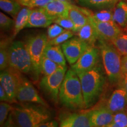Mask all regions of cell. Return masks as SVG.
<instances>
[{
  "mask_svg": "<svg viewBox=\"0 0 127 127\" xmlns=\"http://www.w3.org/2000/svg\"><path fill=\"white\" fill-rule=\"evenodd\" d=\"M48 108L42 105H19L12 107L10 115L16 127H37L51 120Z\"/></svg>",
  "mask_w": 127,
  "mask_h": 127,
  "instance_id": "1",
  "label": "cell"
},
{
  "mask_svg": "<svg viewBox=\"0 0 127 127\" xmlns=\"http://www.w3.org/2000/svg\"><path fill=\"white\" fill-rule=\"evenodd\" d=\"M59 100L64 106L71 109L85 108L80 79L75 71H66L59 93Z\"/></svg>",
  "mask_w": 127,
  "mask_h": 127,
  "instance_id": "2",
  "label": "cell"
},
{
  "mask_svg": "<svg viewBox=\"0 0 127 127\" xmlns=\"http://www.w3.org/2000/svg\"><path fill=\"white\" fill-rule=\"evenodd\" d=\"M81 84L85 108L92 107L101 94L105 84V76L99 64L93 69L77 73Z\"/></svg>",
  "mask_w": 127,
  "mask_h": 127,
  "instance_id": "3",
  "label": "cell"
},
{
  "mask_svg": "<svg viewBox=\"0 0 127 127\" xmlns=\"http://www.w3.org/2000/svg\"><path fill=\"white\" fill-rule=\"evenodd\" d=\"M105 72L112 84L123 83L124 74L122 70L121 55L111 42L98 41Z\"/></svg>",
  "mask_w": 127,
  "mask_h": 127,
  "instance_id": "4",
  "label": "cell"
},
{
  "mask_svg": "<svg viewBox=\"0 0 127 127\" xmlns=\"http://www.w3.org/2000/svg\"><path fill=\"white\" fill-rule=\"evenodd\" d=\"M9 66L25 74L32 72V62L26 44L15 41L8 48Z\"/></svg>",
  "mask_w": 127,
  "mask_h": 127,
  "instance_id": "5",
  "label": "cell"
},
{
  "mask_svg": "<svg viewBox=\"0 0 127 127\" xmlns=\"http://www.w3.org/2000/svg\"><path fill=\"white\" fill-rule=\"evenodd\" d=\"M48 39L47 35L39 34L31 36L26 42L32 62V72L35 79L38 78L41 73V65Z\"/></svg>",
  "mask_w": 127,
  "mask_h": 127,
  "instance_id": "6",
  "label": "cell"
},
{
  "mask_svg": "<svg viewBox=\"0 0 127 127\" xmlns=\"http://www.w3.org/2000/svg\"><path fill=\"white\" fill-rule=\"evenodd\" d=\"M66 71V66H61L53 74L44 76L40 81L41 89L54 102H57L59 99L60 90Z\"/></svg>",
  "mask_w": 127,
  "mask_h": 127,
  "instance_id": "7",
  "label": "cell"
},
{
  "mask_svg": "<svg viewBox=\"0 0 127 127\" xmlns=\"http://www.w3.org/2000/svg\"><path fill=\"white\" fill-rule=\"evenodd\" d=\"M24 77L21 72L10 66L1 71L0 83L6 93L14 103L17 102V93L18 87Z\"/></svg>",
  "mask_w": 127,
  "mask_h": 127,
  "instance_id": "8",
  "label": "cell"
},
{
  "mask_svg": "<svg viewBox=\"0 0 127 127\" xmlns=\"http://www.w3.org/2000/svg\"><path fill=\"white\" fill-rule=\"evenodd\" d=\"M61 46L66 60L69 64L72 65L91 45L82 41L78 36H74L64 42Z\"/></svg>",
  "mask_w": 127,
  "mask_h": 127,
  "instance_id": "9",
  "label": "cell"
},
{
  "mask_svg": "<svg viewBox=\"0 0 127 127\" xmlns=\"http://www.w3.org/2000/svg\"><path fill=\"white\" fill-rule=\"evenodd\" d=\"M100 55L99 48L90 46L77 61L71 65V68L77 73L90 70L98 64Z\"/></svg>",
  "mask_w": 127,
  "mask_h": 127,
  "instance_id": "10",
  "label": "cell"
},
{
  "mask_svg": "<svg viewBox=\"0 0 127 127\" xmlns=\"http://www.w3.org/2000/svg\"><path fill=\"white\" fill-rule=\"evenodd\" d=\"M16 98L20 102L39 104L48 108L47 103L39 95L32 84L24 78L19 85Z\"/></svg>",
  "mask_w": 127,
  "mask_h": 127,
  "instance_id": "11",
  "label": "cell"
},
{
  "mask_svg": "<svg viewBox=\"0 0 127 127\" xmlns=\"http://www.w3.org/2000/svg\"><path fill=\"white\" fill-rule=\"evenodd\" d=\"M58 127H91L88 112H63L59 117Z\"/></svg>",
  "mask_w": 127,
  "mask_h": 127,
  "instance_id": "12",
  "label": "cell"
},
{
  "mask_svg": "<svg viewBox=\"0 0 127 127\" xmlns=\"http://www.w3.org/2000/svg\"><path fill=\"white\" fill-rule=\"evenodd\" d=\"M92 20L97 31L99 39L101 40L111 42L124 32L114 21L99 22L95 21L93 17Z\"/></svg>",
  "mask_w": 127,
  "mask_h": 127,
  "instance_id": "13",
  "label": "cell"
},
{
  "mask_svg": "<svg viewBox=\"0 0 127 127\" xmlns=\"http://www.w3.org/2000/svg\"><path fill=\"white\" fill-rule=\"evenodd\" d=\"M105 107L113 114L127 111V92L123 85L114 90Z\"/></svg>",
  "mask_w": 127,
  "mask_h": 127,
  "instance_id": "14",
  "label": "cell"
},
{
  "mask_svg": "<svg viewBox=\"0 0 127 127\" xmlns=\"http://www.w3.org/2000/svg\"><path fill=\"white\" fill-rule=\"evenodd\" d=\"M93 12L91 9L82 6H77L72 4L68 12V17L75 25V32H77L84 25L90 21Z\"/></svg>",
  "mask_w": 127,
  "mask_h": 127,
  "instance_id": "15",
  "label": "cell"
},
{
  "mask_svg": "<svg viewBox=\"0 0 127 127\" xmlns=\"http://www.w3.org/2000/svg\"><path fill=\"white\" fill-rule=\"evenodd\" d=\"M88 112L91 127H105L113 121L114 114L105 107Z\"/></svg>",
  "mask_w": 127,
  "mask_h": 127,
  "instance_id": "16",
  "label": "cell"
},
{
  "mask_svg": "<svg viewBox=\"0 0 127 127\" xmlns=\"http://www.w3.org/2000/svg\"><path fill=\"white\" fill-rule=\"evenodd\" d=\"M54 23V20L42 8H32L26 28H46Z\"/></svg>",
  "mask_w": 127,
  "mask_h": 127,
  "instance_id": "17",
  "label": "cell"
},
{
  "mask_svg": "<svg viewBox=\"0 0 127 127\" xmlns=\"http://www.w3.org/2000/svg\"><path fill=\"white\" fill-rule=\"evenodd\" d=\"M71 4L58 0H53L42 8L54 21L60 17H68V12Z\"/></svg>",
  "mask_w": 127,
  "mask_h": 127,
  "instance_id": "18",
  "label": "cell"
},
{
  "mask_svg": "<svg viewBox=\"0 0 127 127\" xmlns=\"http://www.w3.org/2000/svg\"><path fill=\"white\" fill-rule=\"evenodd\" d=\"M77 33L79 38L90 45H95L96 41L99 39L97 31L92 20V17L88 23L84 25Z\"/></svg>",
  "mask_w": 127,
  "mask_h": 127,
  "instance_id": "19",
  "label": "cell"
},
{
  "mask_svg": "<svg viewBox=\"0 0 127 127\" xmlns=\"http://www.w3.org/2000/svg\"><path fill=\"white\" fill-rule=\"evenodd\" d=\"M114 21L127 33V1L120 0L113 8Z\"/></svg>",
  "mask_w": 127,
  "mask_h": 127,
  "instance_id": "20",
  "label": "cell"
},
{
  "mask_svg": "<svg viewBox=\"0 0 127 127\" xmlns=\"http://www.w3.org/2000/svg\"><path fill=\"white\" fill-rule=\"evenodd\" d=\"M120 1V0H78V2L82 7L98 11L113 9Z\"/></svg>",
  "mask_w": 127,
  "mask_h": 127,
  "instance_id": "21",
  "label": "cell"
},
{
  "mask_svg": "<svg viewBox=\"0 0 127 127\" xmlns=\"http://www.w3.org/2000/svg\"><path fill=\"white\" fill-rule=\"evenodd\" d=\"M44 56L56 63L60 65H66V58L61 45H51L48 42L44 52Z\"/></svg>",
  "mask_w": 127,
  "mask_h": 127,
  "instance_id": "22",
  "label": "cell"
},
{
  "mask_svg": "<svg viewBox=\"0 0 127 127\" xmlns=\"http://www.w3.org/2000/svg\"><path fill=\"white\" fill-rule=\"evenodd\" d=\"M32 9L29 7L23 8L15 19V24L13 28L12 38L17 35L20 32L26 27Z\"/></svg>",
  "mask_w": 127,
  "mask_h": 127,
  "instance_id": "23",
  "label": "cell"
},
{
  "mask_svg": "<svg viewBox=\"0 0 127 127\" xmlns=\"http://www.w3.org/2000/svg\"><path fill=\"white\" fill-rule=\"evenodd\" d=\"M22 5L17 0H0V8L1 10L8 14L14 19L20 11Z\"/></svg>",
  "mask_w": 127,
  "mask_h": 127,
  "instance_id": "24",
  "label": "cell"
},
{
  "mask_svg": "<svg viewBox=\"0 0 127 127\" xmlns=\"http://www.w3.org/2000/svg\"><path fill=\"white\" fill-rule=\"evenodd\" d=\"M8 39H3L1 40L0 45V69L1 71L5 70L9 67L8 61V48L10 45Z\"/></svg>",
  "mask_w": 127,
  "mask_h": 127,
  "instance_id": "25",
  "label": "cell"
},
{
  "mask_svg": "<svg viewBox=\"0 0 127 127\" xmlns=\"http://www.w3.org/2000/svg\"><path fill=\"white\" fill-rule=\"evenodd\" d=\"M111 44L117 49L121 56L127 55V33L123 32L116 38L111 41Z\"/></svg>",
  "mask_w": 127,
  "mask_h": 127,
  "instance_id": "26",
  "label": "cell"
},
{
  "mask_svg": "<svg viewBox=\"0 0 127 127\" xmlns=\"http://www.w3.org/2000/svg\"><path fill=\"white\" fill-rule=\"evenodd\" d=\"M60 66L61 65L59 64L44 56L41 65V73H42L44 76L50 75L55 72Z\"/></svg>",
  "mask_w": 127,
  "mask_h": 127,
  "instance_id": "27",
  "label": "cell"
},
{
  "mask_svg": "<svg viewBox=\"0 0 127 127\" xmlns=\"http://www.w3.org/2000/svg\"><path fill=\"white\" fill-rule=\"evenodd\" d=\"M92 17L95 21L99 22L114 21L113 9L98 10L93 12Z\"/></svg>",
  "mask_w": 127,
  "mask_h": 127,
  "instance_id": "28",
  "label": "cell"
},
{
  "mask_svg": "<svg viewBox=\"0 0 127 127\" xmlns=\"http://www.w3.org/2000/svg\"><path fill=\"white\" fill-rule=\"evenodd\" d=\"M74 32L70 30H65L63 32L59 35L54 39L48 41V43L53 45H60L64 42H66L74 36Z\"/></svg>",
  "mask_w": 127,
  "mask_h": 127,
  "instance_id": "29",
  "label": "cell"
},
{
  "mask_svg": "<svg viewBox=\"0 0 127 127\" xmlns=\"http://www.w3.org/2000/svg\"><path fill=\"white\" fill-rule=\"evenodd\" d=\"M12 106L10 103L6 102H1L0 104V124L2 127L8 119L9 114H11Z\"/></svg>",
  "mask_w": 127,
  "mask_h": 127,
  "instance_id": "30",
  "label": "cell"
},
{
  "mask_svg": "<svg viewBox=\"0 0 127 127\" xmlns=\"http://www.w3.org/2000/svg\"><path fill=\"white\" fill-rule=\"evenodd\" d=\"M15 24V20L11 18L8 16L0 12V27L3 31H9L14 28Z\"/></svg>",
  "mask_w": 127,
  "mask_h": 127,
  "instance_id": "31",
  "label": "cell"
},
{
  "mask_svg": "<svg viewBox=\"0 0 127 127\" xmlns=\"http://www.w3.org/2000/svg\"><path fill=\"white\" fill-rule=\"evenodd\" d=\"M54 23L57 24L65 30H70L75 32V25L69 17H63L56 18L54 21Z\"/></svg>",
  "mask_w": 127,
  "mask_h": 127,
  "instance_id": "32",
  "label": "cell"
},
{
  "mask_svg": "<svg viewBox=\"0 0 127 127\" xmlns=\"http://www.w3.org/2000/svg\"><path fill=\"white\" fill-rule=\"evenodd\" d=\"M64 28L62 27L57 24H52L48 27L47 29V37L48 41L54 39L57 36L61 34L65 31Z\"/></svg>",
  "mask_w": 127,
  "mask_h": 127,
  "instance_id": "33",
  "label": "cell"
},
{
  "mask_svg": "<svg viewBox=\"0 0 127 127\" xmlns=\"http://www.w3.org/2000/svg\"><path fill=\"white\" fill-rule=\"evenodd\" d=\"M121 127H127V111L114 114L113 121Z\"/></svg>",
  "mask_w": 127,
  "mask_h": 127,
  "instance_id": "34",
  "label": "cell"
},
{
  "mask_svg": "<svg viewBox=\"0 0 127 127\" xmlns=\"http://www.w3.org/2000/svg\"><path fill=\"white\" fill-rule=\"evenodd\" d=\"M53 0H30L25 5V7L30 8H42L51 2Z\"/></svg>",
  "mask_w": 127,
  "mask_h": 127,
  "instance_id": "35",
  "label": "cell"
},
{
  "mask_svg": "<svg viewBox=\"0 0 127 127\" xmlns=\"http://www.w3.org/2000/svg\"><path fill=\"white\" fill-rule=\"evenodd\" d=\"M0 100H1V102H6L10 103V104L14 103L13 101L9 98L8 95H7L4 89L1 85H0Z\"/></svg>",
  "mask_w": 127,
  "mask_h": 127,
  "instance_id": "36",
  "label": "cell"
},
{
  "mask_svg": "<svg viewBox=\"0 0 127 127\" xmlns=\"http://www.w3.org/2000/svg\"><path fill=\"white\" fill-rule=\"evenodd\" d=\"M59 124L55 120H50L42 123L37 127H58Z\"/></svg>",
  "mask_w": 127,
  "mask_h": 127,
  "instance_id": "37",
  "label": "cell"
},
{
  "mask_svg": "<svg viewBox=\"0 0 127 127\" xmlns=\"http://www.w3.org/2000/svg\"><path fill=\"white\" fill-rule=\"evenodd\" d=\"M122 70L123 73L127 74V55L122 58Z\"/></svg>",
  "mask_w": 127,
  "mask_h": 127,
  "instance_id": "38",
  "label": "cell"
},
{
  "mask_svg": "<svg viewBox=\"0 0 127 127\" xmlns=\"http://www.w3.org/2000/svg\"><path fill=\"white\" fill-rule=\"evenodd\" d=\"M2 127H16L15 125L14 124L13 122H12L11 117L10 114H9L8 119V121L6 122V123L4 124V125H3Z\"/></svg>",
  "mask_w": 127,
  "mask_h": 127,
  "instance_id": "39",
  "label": "cell"
},
{
  "mask_svg": "<svg viewBox=\"0 0 127 127\" xmlns=\"http://www.w3.org/2000/svg\"><path fill=\"white\" fill-rule=\"evenodd\" d=\"M124 74V77H123V81L122 83V85L124 87L125 90L127 92V74L125 73H123Z\"/></svg>",
  "mask_w": 127,
  "mask_h": 127,
  "instance_id": "40",
  "label": "cell"
},
{
  "mask_svg": "<svg viewBox=\"0 0 127 127\" xmlns=\"http://www.w3.org/2000/svg\"><path fill=\"white\" fill-rule=\"evenodd\" d=\"M105 127H121L120 125H119L118 124H117L114 123V122H112L111 124H109L107 125V126Z\"/></svg>",
  "mask_w": 127,
  "mask_h": 127,
  "instance_id": "41",
  "label": "cell"
},
{
  "mask_svg": "<svg viewBox=\"0 0 127 127\" xmlns=\"http://www.w3.org/2000/svg\"><path fill=\"white\" fill-rule=\"evenodd\" d=\"M17 1H18V2L20 3L22 5L25 6V5H26L28 1H30V0H17Z\"/></svg>",
  "mask_w": 127,
  "mask_h": 127,
  "instance_id": "42",
  "label": "cell"
},
{
  "mask_svg": "<svg viewBox=\"0 0 127 127\" xmlns=\"http://www.w3.org/2000/svg\"><path fill=\"white\" fill-rule=\"evenodd\" d=\"M58 1H63V2H65L70 3V4H72V0H58Z\"/></svg>",
  "mask_w": 127,
  "mask_h": 127,
  "instance_id": "43",
  "label": "cell"
},
{
  "mask_svg": "<svg viewBox=\"0 0 127 127\" xmlns=\"http://www.w3.org/2000/svg\"><path fill=\"white\" fill-rule=\"evenodd\" d=\"M125 1H127V0H125Z\"/></svg>",
  "mask_w": 127,
  "mask_h": 127,
  "instance_id": "44",
  "label": "cell"
}]
</instances>
